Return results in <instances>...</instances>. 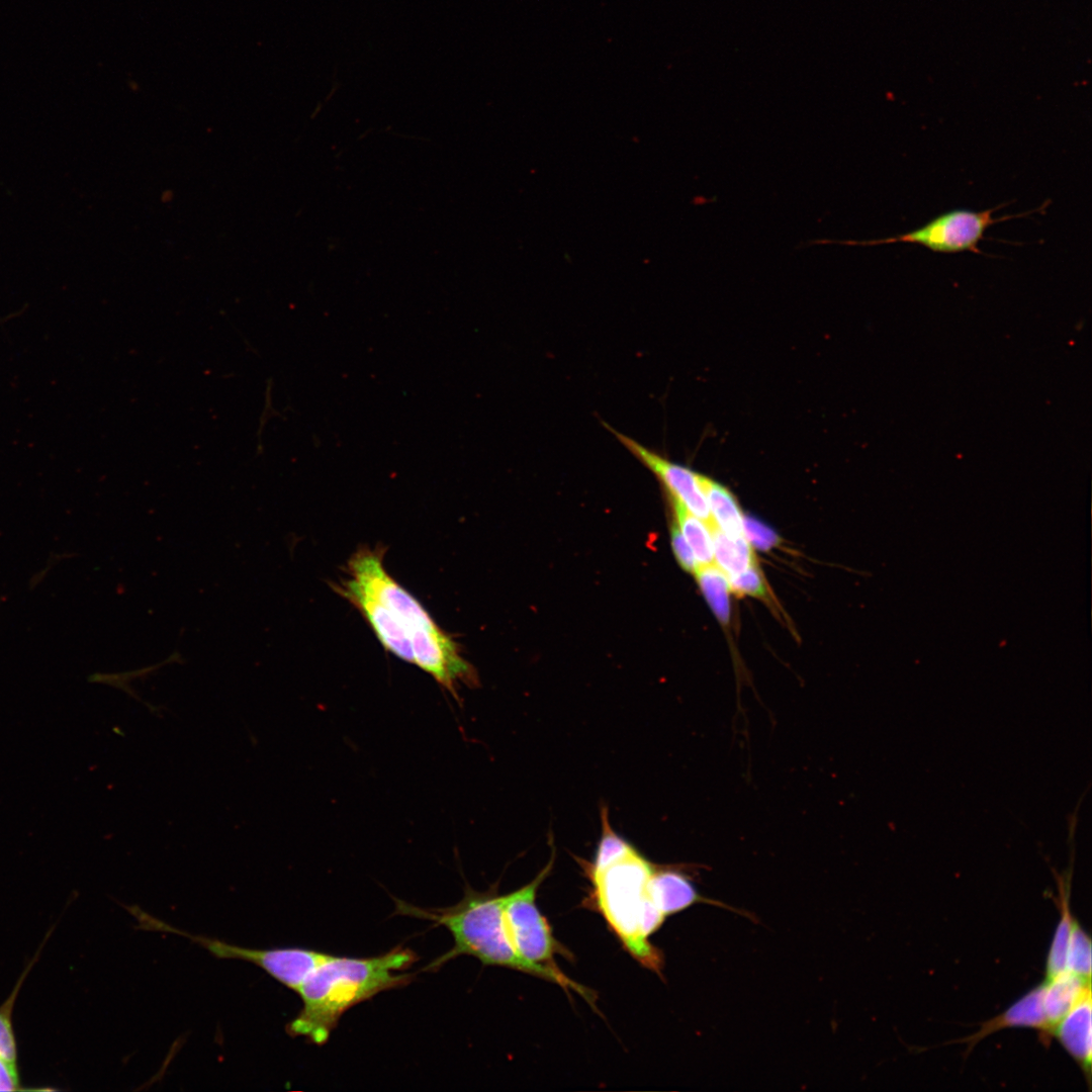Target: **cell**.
<instances>
[{"mask_svg":"<svg viewBox=\"0 0 1092 1092\" xmlns=\"http://www.w3.org/2000/svg\"><path fill=\"white\" fill-rule=\"evenodd\" d=\"M417 960L412 949L402 946L369 958L332 954L297 991L302 1006L286 1025V1032L317 1045L325 1044L351 1007L380 992L411 983L415 976L403 971Z\"/></svg>","mask_w":1092,"mask_h":1092,"instance_id":"cell-1","label":"cell"},{"mask_svg":"<svg viewBox=\"0 0 1092 1092\" xmlns=\"http://www.w3.org/2000/svg\"><path fill=\"white\" fill-rule=\"evenodd\" d=\"M381 546L359 547L349 558L346 575L386 606L412 645L414 664L458 700L460 684H476V672L459 644L433 620L422 604L389 575Z\"/></svg>","mask_w":1092,"mask_h":1092,"instance_id":"cell-2","label":"cell"},{"mask_svg":"<svg viewBox=\"0 0 1092 1092\" xmlns=\"http://www.w3.org/2000/svg\"><path fill=\"white\" fill-rule=\"evenodd\" d=\"M397 913L432 921L452 934L453 947L425 969L434 971L459 956H471L483 965L499 966L524 972L572 990L595 1005L592 990L566 977L560 970L536 965L523 959L514 948L503 915V896L496 890L476 892L470 887L457 904L447 908L424 909L395 901Z\"/></svg>","mask_w":1092,"mask_h":1092,"instance_id":"cell-3","label":"cell"},{"mask_svg":"<svg viewBox=\"0 0 1092 1092\" xmlns=\"http://www.w3.org/2000/svg\"><path fill=\"white\" fill-rule=\"evenodd\" d=\"M656 866L636 849L597 873H588L592 900L623 946L640 964L659 973L662 956L648 936L663 923L648 883Z\"/></svg>","mask_w":1092,"mask_h":1092,"instance_id":"cell-4","label":"cell"},{"mask_svg":"<svg viewBox=\"0 0 1092 1092\" xmlns=\"http://www.w3.org/2000/svg\"><path fill=\"white\" fill-rule=\"evenodd\" d=\"M998 207L975 211L972 209L958 208L942 212L923 225L910 232L889 238L868 241H833L815 240L810 244H838L845 246H878L895 243H908L922 246L932 252L941 254H956L972 252L981 254L979 244L985 240L987 230L998 222L1025 216L1033 211L1008 214L994 217L993 213Z\"/></svg>","mask_w":1092,"mask_h":1092,"instance_id":"cell-5","label":"cell"},{"mask_svg":"<svg viewBox=\"0 0 1092 1092\" xmlns=\"http://www.w3.org/2000/svg\"><path fill=\"white\" fill-rule=\"evenodd\" d=\"M554 852L545 868L524 887L503 896V915L509 938L516 951L526 961L559 970L554 961L557 952L565 950L554 938L551 928L536 904V894L550 874Z\"/></svg>","mask_w":1092,"mask_h":1092,"instance_id":"cell-6","label":"cell"},{"mask_svg":"<svg viewBox=\"0 0 1092 1092\" xmlns=\"http://www.w3.org/2000/svg\"><path fill=\"white\" fill-rule=\"evenodd\" d=\"M160 929L185 936L218 959H235L251 963L295 992L299 990L306 978L332 956L300 947L259 949L239 946L219 939L183 932L164 921L160 924Z\"/></svg>","mask_w":1092,"mask_h":1092,"instance_id":"cell-7","label":"cell"},{"mask_svg":"<svg viewBox=\"0 0 1092 1092\" xmlns=\"http://www.w3.org/2000/svg\"><path fill=\"white\" fill-rule=\"evenodd\" d=\"M619 442L664 485L671 499L681 504L711 528L714 522L701 485V474L671 462L636 440L606 425Z\"/></svg>","mask_w":1092,"mask_h":1092,"instance_id":"cell-8","label":"cell"},{"mask_svg":"<svg viewBox=\"0 0 1092 1092\" xmlns=\"http://www.w3.org/2000/svg\"><path fill=\"white\" fill-rule=\"evenodd\" d=\"M333 588L358 610L385 650L414 664L412 645L384 604L347 575Z\"/></svg>","mask_w":1092,"mask_h":1092,"instance_id":"cell-9","label":"cell"},{"mask_svg":"<svg viewBox=\"0 0 1092 1092\" xmlns=\"http://www.w3.org/2000/svg\"><path fill=\"white\" fill-rule=\"evenodd\" d=\"M1044 990L1045 984L1043 982L1006 1011L986 1021L978 1032L964 1038L962 1041L969 1045L967 1052L970 1053L984 1037L1007 1027H1031L1037 1029L1042 1041L1049 1042L1053 1036V1028L1049 1023L1044 1010Z\"/></svg>","mask_w":1092,"mask_h":1092,"instance_id":"cell-10","label":"cell"},{"mask_svg":"<svg viewBox=\"0 0 1092 1092\" xmlns=\"http://www.w3.org/2000/svg\"><path fill=\"white\" fill-rule=\"evenodd\" d=\"M1053 1035L1077 1062L1090 1085L1091 991H1088L1056 1025Z\"/></svg>","mask_w":1092,"mask_h":1092,"instance_id":"cell-11","label":"cell"},{"mask_svg":"<svg viewBox=\"0 0 1092 1092\" xmlns=\"http://www.w3.org/2000/svg\"><path fill=\"white\" fill-rule=\"evenodd\" d=\"M648 891L653 903L664 916L676 913L700 899L685 875L658 866L651 875Z\"/></svg>","mask_w":1092,"mask_h":1092,"instance_id":"cell-12","label":"cell"},{"mask_svg":"<svg viewBox=\"0 0 1092 1092\" xmlns=\"http://www.w3.org/2000/svg\"><path fill=\"white\" fill-rule=\"evenodd\" d=\"M1044 1010L1054 1029L1090 989V980L1069 971L1045 980Z\"/></svg>","mask_w":1092,"mask_h":1092,"instance_id":"cell-13","label":"cell"},{"mask_svg":"<svg viewBox=\"0 0 1092 1092\" xmlns=\"http://www.w3.org/2000/svg\"><path fill=\"white\" fill-rule=\"evenodd\" d=\"M700 480L715 526L731 537L744 536V516L734 494L705 475Z\"/></svg>","mask_w":1092,"mask_h":1092,"instance_id":"cell-14","label":"cell"},{"mask_svg":"<svg viewBox=\"0 0 1092 1092\" xmlns=\"http://www.w3.org/2000/svg\"><path fill=\"white\" fill-rule=\"evenodd\" d=\"M713 537L714 563L727 575L744 571L757 559L745 536L731 537L711 527Z\"/></svg>","mask_w":1092,"mask_h":1092,"instance_id":"cell-15","label":"cell"},{"mask_svg":"<svg viewBox=\"0 0 1092 1092\" xmlns=\"http://www.w3.org/2000/svg\"><path fill=\"white\" fill-rule=\"evenodd\" d=\"M671 504L675 525L691 546L699 565L714 563L713 537L710 527L678 502L671 499Z\"/></svg>","mask_w":1092,"mask_h":1092,"instance_id":"cell-16","label":"cell"},{"mask_svg":"<svg viewBox=\"0 0 1092 1092\" xmlns=\"http://www.w3.org/2000/svg\"><path fill=\"white\" fill-rule=\"evenodd\" d=\"M695 575L714 615L722 624H728L730 619L729 595L731 590L727 574L715 563H710L700 565Z\"/></svg>","mask_w":1092,"mask_h":1092,"instance_id":"cell-17","label":"cell"},{"mask_svg":"<svg viewBox=\"0 0 1092 1092\" xmlns=\"http://www.w3.org/2000/svg\"><path fill=\"white\" fill-rule=\"evenodd\" d=\"M1061 919L1056 928L1046 960L1045 980L1066 971L1067 950L1074 919L1069 905V891L1061 888Z\"/></svg>","mask_w":1092,"mask_h":1092,"instance_id":"cell-18","label":"cell"},{"mask_svg":"<svg viewBox=\"0 0 1092 1092\" xmlns=\"http://www.w3.org/2000/svg\"><path fill=\"white\" fill-rule=\"evenodd\" d=\"M601 819L602 835L594 861L584 867L586 874L600 872L635 850L627 840L612 829L608 809L602 808Z\"/></svg>","mask_w":1092,"mask_h":1092,"instance_id":"cell-19","label":"cell"},{"mask_svg":"<svg viewBox=\"0 0 1092 1092\" xmlns=\"http://www.w3.org/2000/svg\"><path fill=\"white\" fill-rule=\"evenodd\" d=\"M37 957L22 973L13 991L0 1006V1056L14 1070H17V1046L12 1026V1010L22 983Z\"/></svg>","mask_w":1092,"mask_h":1092,"instance_id":"cell-20","label":"cell"},{"mask_svg":"<svg viewBox=\"0 0 1092 1092\" xmlns=\"http://www.w3.org/2000/svg\"><path fill=\"white\" fill-rule=\"evenodd\" d=\"M1066 971L1085 979L1091 978V941L1076 920L1068 945Z\"/></svg>","mask_w":1092,"mask_h":1092,"instance_id":"cell-21","label":"cell"},{"mask_svg":"<svg viewBox=\"0 0 1092 1092\" xmlns=\"http://www.w3.org/2000/svg\"><path fill=\"white\" fill-rule=\"evenodd\" d=\"M727 577L730 590L739 597L751 596L764 600L769 597L768 586L758 563L752 564L742 572L727 575Z\"/></svg>","mask_w":1092,"mask_h":1092,"instance_id":"cell-22","label":"cell"},{"mask_svg":"<svg viewBox=\"0 0 1092 1092\" xmlns=\"http://www.w3.org/2000/svg\"><path fill=\"white\" fill-rule=\"evenodd\" d=\"M743 533L748 542L761 550H767L779 542L777 534L759 521L743 517Z\"/></svg>","mask_w":1092,"mask_h":1092,"instance_id":"cell-23","label":"cell"},{"mask_svg":"<svg viewBox=\"0 0 1092 1092\" xmlns=\"http://www.w3.org/2000/svg\"><path fill=\"white\" fill-rule=\"evenodd\" d=\"M671 546L680 567L686 571L695 574L700 565L691 546L675 524H673V527L671 528Z\"/></svg>","mask_w":1092,"mask_h":1092,"instance_id":"cell-24","label":"cell"},{"mask_svg":"<svg viewBox=\"0 0 1092 1092\" xmlns=\"http://www.w3.org/2000/svg\"><path fill=\"white\" fill-rule=\"evenodd\" d=\"M18 1071L12 1069L0 1056V1091L20 1090Z\"/></svg>","mask_w":1092,"mask_h":1092,"instance_id":"cell-25","label":"cell"}]
</instances>
